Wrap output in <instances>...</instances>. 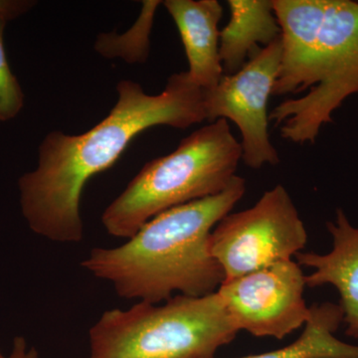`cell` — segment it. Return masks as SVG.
Segmentation results:
<instances>
[{
	"mask_svg": "<svg viewBox=\"0 0 358 358\" xmlns=\"http://www.w3.org/2000/svg\"><path fill=\"white\" fill-rule=\"evenodd\" d=\"M238 333L217 292L176 294L103 313L90 329L88 358H212Z\"/></svg>",
	"mask_w": 358,
	"mask_h": 358,
	"instance_id": "5",
	"label": "cell"
},
{
	"mask_svg": "<svg viewBox=\"0 0 358 358\" xmlns=\"http://www.w3.org/2000/svg\"><path fill=\"white\" fill-rule=\"evenodd\" d=\"M333 249L327 254L301 252L296 256L300 266L313 268L306 275L307 287L331 285L338 289L345 324V336L358 338V227L352 225L343 209L334 221L327 222Z\"/></svg>",
	"mask_w": 358,
	"mask_h": 358,
	"instance_id": "9",
	"label": "cell"
},
{
	"mask_svg": "<svg viewBox=\"0 0 358 358\" xmlns=\"http://www.w3.org/2000/svg\"><path fill=\"white\" fill-rule=\"evenodd\" d=\"M301 267L285 261L223 281L216 292L238 331L282 339L305 326L310 307Z\"/></svg>",
	"mask_w": 358,
	"mask_h": 358,
	"instance_id": "8",
	"label": "cell"
},
{
	"mask_svg": "<svg viewBox=\"0 0 358 358\" xmlns=\"http://www.w3.org/2000/svg\"><path fill=\"white\" fill-rule=\"evenodd\" d=\"M162 1L148 0L141 6L140 16L136 23L122 34L103 33L96 40L95 49L105 58H122L126 62L145 63L150 55V33L155 11Z\"/></svg>",
	"mask_w": 358,
	"mask_h": 358,
	"instance_id": "13",
	"label": "cell"
},
{
	"mask_svg": "<svg viewBox=\"0 0 358 358\" xmlns=\"http://www.w3.org/2000/svg\"><path fill=\"white\" fill-rule=\"evenodd\" d=\"M307 242L291 195L278 185L250 208L226 215L212 231L209 243L225 281L293 260Z\"/></svg>",
	"mask_w": 358,
	"mask_h": 358,
	"instance_id": "6",
	"label": "cell"
},
{
	"mask_svg": "<svg viewBox=\"0 0 358 358\" xmlns=\"http://www.w3.org/2000/svg\"><path fill=\"white\" fill-rule=\"evenodd\" d=\"M178 27L186 57L188 76L204 92L223 77L219 22L223 8L217 0H166L162 2Z\"/></svg>",
	"mask_w": 358,
	"mask_h": 358,
	"instance_id": "10",
	"label": "cell"
},
{
	"mask_svg": "<svg viewBox=\"0 0 358 358\" xmlns=\"http://www.w3.org/2000/svg\"><path fill=\"white\" fill-rule=\"evenodd\" d=\"M109 115L86 133L47 134L38 162L18 179L21 213L35 234L57 243L84 237L81 197L96 174L110 169L138 134L155 126L187 129L206 121L204 91L187 72L171 75L159 95L122 80Z\"/></svg>",
	"mask_w": 358,
	"mask_h": 358,
	"instance_id": "1",
	"label": "cell"
},
{
	"mask_svg": "<svg viewBox=\"0 0 358 358\" xmlns=\"http://www.w3.org/2000/svg\"><path fill=\"white\" fill-rule=\"evenodd\" d=\"M230 20L220 31L224 75L242 69L259 51L281 37L273 0H228Z\"/></svg>",
	"mask_w": 358,
	"mask_h": 358,
	"instance_id": "11",
	"label": "cell"
},
{
	"mask_svg": "<svg viewBox=\"0 0 358 358\" xmlns=\"http://www.w3.org/2000/svg\"><path fill=\"white\" fill-rule=\"evenodd\" d=\"M0 358H39V353L36 348L28 345L25 338L16 336L10 353L6 355L0 350Z\"/></svg>",
	"mask_w": 358,
	"mask_h": 358,
	"instance_id": "16",
	"label": "cell"
},
{
	"mask_svg": "<svg viewBox=\"0 0 358 358\" xmlns=\"http://www.w3.org/2000/svg\"><path fill=\"white\" fill-rule=\"evenodd\" d=\"M282 39L258 52L233 75H223L215 88L204 92L206 121L230 120L241 133L242 159L259 169L277 166L280 157L268 134V102L282 59Z\"/></svg>",
	"mask_w": 358,
	"mask_h": 358,
	"instance_id": "7",
	"label": "cell"
},
{
	"mask_svg": "<svg viewBox=\"0 0 358 358\" xmlns=\"http://www.w3.org/2000/svg\"><path fill=\"white\" fill-rule=\"evenodd\" d=\"M282 59L273 95H298L268 120L284 140L313 143L348 96L358 93V1L273 0Z\"/></svg>",
	"mask_w": 358,
	"mask_h": 358,
	"instance_id": "2",
	"label": "cell"
},
{
	"mask_svg": "<svg viewBox=\"0 0 358 358\" xmlns=\"http://www.w3.org/2000/svg\"><path fill=\"white\" fill-rule=\"evenodd\" d=\"M245 192L246 180L235 176L222 192L150 219L121 246L92 250L81 266L127 300L159 303L174 293H215L224 274L211 255L210 235Z\"/></svg>",
	"mask_w": 358,
	"mask_h": 358,
	"instance_id": "3",
	"label": "cell"
},
{
	"mask_svg": "<svg viewBox=\"0 0 358 358\" xmlns=\"http://www.w3.org/2000/svg\"><path fill=\"white\" fill-rule=\"evenodd\" d=\"M35 4L36 2L31 0H0V15L14 20L28 13Z\"/></svg>",
	"mask_w": 358,
	"mask_h": 358,
	"instance_id": "15",
	"label": "cell"
},
{
	"mask_svg": "<svg viewBox=\"0 0 358 358\" xmlns=\"http://www.w3.org/2000/svg\"><path fill=\"white\" fill-rule=\"evenodd\" d=\"M341 324L343 313L338 303H315L310 307L303 333L291 345L238 358H358V345L334 336Z\"/></svg>",
	"mask_w": 358,
	"mask_h": 358,
	"instance_id": "12",
	"label": "cell"
},
{
	"mask_svg": "<svg viewBox=\"0 0 358 358\" xmlns=\"http://www.w3.org/2000/svg\"><path fill=\"white\" fill-rule=\"evenodd\" d=\"M241 159V143L227 120L208 122L171 154L148 162L103 210V227L110 236L129 239L162 212L222 192Z\"/></svg>",
	"mask_w": 358,
	"mask_h": 358,
	"instance_id": "4",
	"label": "cell"
},
{
	"mask_svg": "<svg viewBox=\"0 0 358 358\" xmlns=\"http://www.w3.org/2000/svg\"><path fill=\"white\" fill-rule=\"evenodd\" d=\"M9 20L0 15V122L10 121L24 107V93L6 57L3 35Z\"/></svg>",
	"mask_w": 358,
	"mask_h": 358,
	"instance_id": "14",
	"label": "cell"
}]
</instances>
